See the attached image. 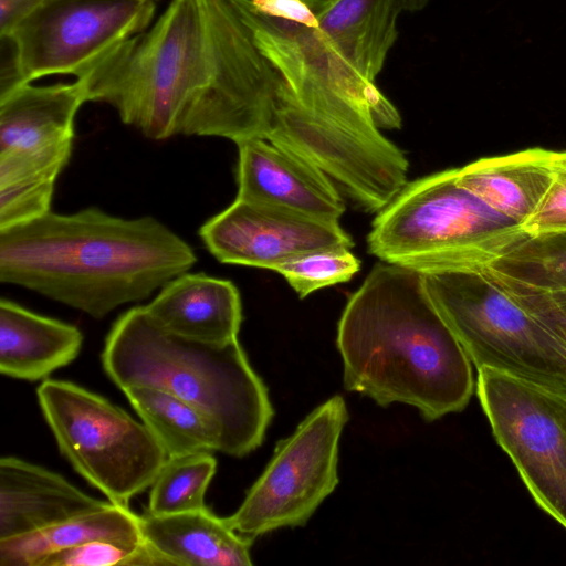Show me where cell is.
Wrapping results in <instances>:
<instances>
[{"label": "cell", "mask_w": 566, "mask_h": 566, "mask_svg": "<svg viewBox=\"0 0 566 566\" xmlns=\"http://www.w3.org/2000/svg\"><path fill=\"white\" fill-rule=\"evenodd\" d=\"M75 80L147 138L234 143L263 139L279 84L231 0H171Z\"/></svg>", "instance_id": "1"}, {"label": "cell", "mask_w": 566, "mask_h": 566, "mask_svg": "<svg viewBox=\"0 0 566 566\" xmlns=\"http://www.w3.org/2000/svg\"><path fill=\"white\" fill-rule=\"evenodd\" d=\"M197 262L191 245L158 219L90 207L50 211L0 230V281L101 319L147 298Z\"/></svg>", "instance_id": "2"}, {"label": "cell", "mask_w": 566, "mask_h": 566, "mask_svg": "<svg viewBox=\"0 0 566 566\" xmlns=\"http://www.w3.org/2000/svg\"><path fill=\"white\" fill-rule=\"evenodd\" d=\"M344 386L433 421L468 405L472 361L437 308L426 275L380 262L349 297L337 326Z\"/></svg>", "instance_id": "3"}, {"label": "cell", "mask_w": 566, "mask_h": 566, "mask_svg": "<svg viewBox=\"0 0 566 566\" xmlns=\"http://www.w3.org/2000/svg\"><path fill=\"white\" fill-rule=\"evenodd\" d=\"M102 365L122 390L153 387L196 407L218 432L220 452L232 457L255 450L274 415L268 388L238 338L212 344L171 334L144 306L114 322Z\"/></svg>", "instance_id": "4"}, {"label": "cell", "mask_w": 566, "mask_h": 566, "mask_svg": "<svg viewBox=\"0 0 566 566\" xmlns=\"http://www.w3.org/2000/svg\"><path fill=\"white\" fill-rule=\"evenodd\" d=\"M457 172L406 184L374 219L369 252L424 275L484 271L528 237L463 188Z\"/></svg>", "instance_id": "5"}, {"label": "cell", "mask_w": 566, "mask_h": 566, "mask_svg": "<svg viewBox=\"0 0 566 566\" xmlns=\"http://www.w3.org/2000/svg\"><path fill=\"white\" fill-rule=\"evenodd\" d=\"M426 282L478 369L489 367L566 398V346L484 271L430 274Z\"/></svg>", "instance_id": "6"}, {"label": "cell", "mask_w": 566, "mask_h": 566, "mask_svg": "<svg viewBox=\"0 0 566 566\" xmlns=\"http://www.w3.org/2000/svg\"><path fill=\"white\" fill-rule=\"evenodd\" d=\"M36 396L61 453L112 503L151 485L168 455L143 422L70 381L43 380Z\"/></svg>", "instance_id": "7"}, {"label": "cell", "mask_w": 566, "mask_h": 566, "mask_svg": "<svg viewBox=\"0 0 566 566\" xmlns=\"http://www.w3.org/2000/svg\"><path fill=\"white\" fill-rule=\"evenodd\" d=\"M348 418L340 396L307 415L291 436L277 441L240 507L224 517L227 524L251 539L305 525L338 483V443Z\"/></svg>", "instance_id": "8"}, {"label": "cell", "mask_w": 566, "mask_h": 566, "mask_svg": "<svg viewBox=\"0 0 566 566\" xmlns=\"http://www.w3.org/2000/svg\"><path fill=\"white\" fill-rule=\"evenodd\" d=\"M476 394L530 493L566 528V398L489 367Z\"/></svg>", "instance_id": "9"}, {"label": "cell", "mask_w": 566, "mask_h": 566, "mask_svg": "<svg viewBox=\"0 0 566 566\" xmlns=\"http://www.w3.org/2000/svg\"><path fill=\"white\" fill-rule=\"evenodd\" d=\"M155 11V0H46L0 34V43L12 52L23 84L55 74L76 77L148 29Z\"/></svg>", "instance_id": "10"}, {"label": "cell", "mask_w": 566, "mask_h": 566, "mask_svg": "<svg viewBox=\"0 0 566 566\" xmlns=\"http://www.w3.org/2000/svg\"><path fill=\"white\" fill-rule=\"evenodd\" d=\"M207 250L221 263L273 271L302 254L350 249L339 221H327L279 207L235 200L199 229Z\"/></svg>", "instance_id": "11"}, {"label": "cell", "mask_w": 566, "mask_h": 566, "mask_svg": "<svg viewBox=\"0 0 566 566\" xmlns=\"http://www.w3.org/2000/svg\"><path fill=\"white\" fill-rule=\"evenodd\" d=\"M86 102L76 80L27 83L0 97V156L61 174L72 156L75 116Z\"/></svg>", "instance_id": "12"}, {"label": "cell", "mask_w": 566, "mask_h": 566, "mask_svg": "<svg viewBox=\"0 0 566 566\" xmlns=\"http://www.w3.org/2000/svg\"><path fill=\"white\" fill-rule=\"evenodd\" d=\"M252 38L277 75H316L367 103L379 128H400L397 108L370 82L338 59L323 42L315 27L268 17L250 9L244 0H231Z\"/></svg>", "instance_id": "13"}, {"label": "cell", "mask_w": 566, "mask_h": 566, "mask_svg": "<svg viewBox=\"0 0 566 566\" xmlns=\"http://www.w3.org/2000/svg\"><path fill=\"white\" fill-rule=\"evenodd\" d=\"M235 144L238 199L339 221L344 200L336 184L319 168L265 139Z\"/></svg>", "instance_id": "14"}, {"label": "cell", "mask_w": 566, "mask_h": 566, "mask_svg": "<svg viewBox=\"0 0 566 566\" xmlns=\"http://www.w3.org/2000/svg\"><path fill=\"white\" fill-rule=\"evenodd\" d=\"M111 504L41 465L12 455L0 459V539L38 532Z\"/></svg>", "instance_id": "15"}, {"label": "cell", "mask_w": 566, "mask_h": 566, "mask_svg": "<svg viewBox=\"0 0 566 566\" xmlns=\"http://www.w3.org/2000/svg\"><path fill=\"white\" fill-rule=\"evenodd\" d=\"M144 307L165 331L203 343L237 339L242 322L237 286L202 272L172 279Z\"/></svg>", "instance_id": "16"}, {"label": "cell", "mask_w": 566, "mask_h": 566, "mask_svg": "<svg viewBox=\"0 0 566 566\" xmlns=\"http://www.w3.org/2000/svg\"><path fill=\"white\" fill-rule=\"evenodd\" d=\"M400 0H321L315 29L353 71L375 82L398 38Z\"/></svg>", "instance_id": "17"}, {"label": "cell", "mask_w": 566, "mask_h": 566, "mask_svg": "<svg viewBox=\"0 0 566 566\" xmlns=\"http://www.w3.org/2000/svg\"><path fill=\"white\" fill-rule=\"evenodd\" d=\"M557 150L533 147L457 168L458 182L492 211L523 226L544 199Z\"/></svg>", "instance_id": "18"}, {"label": "cell", "mask_w": 566, "mask_h": 566, "mask_svg": "<svg viewBox=\"0 0 566 566\" xmlns=\"http://www.w3.org/2000/svg\"><path fill=\"white\" fill-rule=\"evenodd\" d=\"M83 343L74 325L0 300V373L35 381L72 363Z\"/></svg>", "instance_id": "19"}, {"label": "cell", "mask_w": 566, "mask_h": 566, "mask_svg": "<svg viewBox=\"0 0 566 566\" xmlns=\"http://www.w3.org/2000/svg\"><path fill=\"white\" fill-rule=\"evenodd\" d=\"M143 541L175 566H250L252 541L207 507L170 515L140 516Z\"/></svg>", "instance_id": "20"}, {"label": "cell", "mask_w": 566, "mask_h": 566, "mask_svg": "<svg viewBox=\"0 0 566 566\" xmlns=\"http://www.w3.org/2000/svg\"><path fill=\"white\" fill-rule=\"evenodd\" d=\"M95 541L142 543L140 516L112 503L38 532L0 539V566H35L53 552Z\"/></svg>", "instance_id": "21"}, {"label": "cell", "mask_w": 566, "mask_h": 566, "mask_svg": "<svg viewBox=\"0 0 566 566\" xmlns=\"http://www.w3.org/2000/svg\"><path fill=\"white\" fill-rule=\"evenodd\" d=\"M123 392L168 457L220 452L214 427L189 402L153 387H130Z\"/></svg>", "instance_id": "22"}, {"label": "cell", "mask_w": 566, "mask_h": 566, "mask_svg": "<svg viewBox=\"0 0 566 566\" xmlns=\"http://www.w3.org/2000/svg\"><path fill=\"white\" fill-rule=\"evenodd\" d=\"M484 272L531 291H566V232L527 237Z\"/></svg>", "instance_id": "23"}, {"label": "cell", "mask_w": 566, "mask_h": 566, "mask_svg": "<svg viewBox=\"0 0 566 566\" xmlns=\"http://www.w3.org/2000/svg\"><path fill=\"white\" fill-rule=\"evenodd\" d=\"M216 469L211 452L168 457L150 485L148 513L170 515L206 509L205 495Z\"/></svg>", "instance_id": "24"}, {"label": "cell", "mask_w": 566, "mask_h": 566, "mask_svg": "<svg viewBox=\"0 0 566 566\" xmlns=\"http://www.w3.org/2000/svg\"><path fill=\"white\" fill-rule=\"evenodd\" d=\"M360 270V261L350 249L316 250L274 268L301 298L311 293L348 282Z\"/></svg>", "instance_id": "25"}, {"label": "cell", "mask_w": 566, "mask_h": 566, "mask_svg": "<svg viewBox=\"0 0 566 566\" xmlns=\"http://www.w3.org/2000/svg\"><path fill=\"white\" fill-rule=\"evenodd\" d=\"M139 544L95 541L53 552L41 558L35 566H134Z\"/></svg>", "instance_id": "26"}, {"label": "cell", "mask_w": 566, "mask_h": 566, "mask_svg": "<svg viewBox=\"0 0 566 566\" xmlns=\"http://www.w3.org/2000/svg\"><path fill=\"white\" fill-rule=\"evenodd\" d=\"M522 228L528 237L566 232V150H557L552 184Z\"/></svg>", "instance_id": "27"}, {"label": "cell", "mask_w": 566, "mask_h": 566, "mask_svg": "<svg viewBox=\"0 0 566 566\" xmlns=\"http://www.w3.org/2000/svg\"><path fill=\"white\" fill-rule=\"evenodd\" d=\"M244 2L258 13L315 27L321 0H244Z\"/></svg>", "instance_id": "28"}, {"label": "cell", "mask_w": 566, "mask_h": 566, "mask_svg": "<svg viewBox=\"0 0 566 566\" xmlns=\"http://www.w3.org/2000/svg\"><path fill=\"white\" fill-rule=\"evenodd\" d=\"M491 279L494 282H496L511 296L541 305V306L546 307L566 318V291H555V292L531 291V290H527V289H524V287H521V286H517V285H514L511 283L497 281L493 277H491Z\"/></svg>", "instance_id": "29"}, {"label": "cell", "mask_w": 566, "mask_h": 566, "mask_svg": "<svg viewBox=\"0 0 566 566\" xmlns=\"http://www.w3.org/2000/svg\"><path fill=\"white\" fill-rule=\"evenodd\" d=\"M46 0H0V34L6 33L25 14Z\"/></svg>", "instance_id": "30"}, {"label": "cell", "mask_w": 566, "mask_h": 566, "mask_svg": "<svg viewBox=\"0 0 566 566\" xmlns=\"http://www.w3.org/2000/svg\"><path fill=\"white\" fill-rule=\"evenodd\" d=\"M506 292V291H505ZM507 293V292H506ZM509 294V293H507ZM510 295V294H509ZM511 296V295H510ZM515 300L523 308L537 317L541 322H543L556 336L560 342L566 346V318L546 307L541 305L516 298Z\"/></svg>", "instance_id": "31"}, {"label": "cell", "mask_w": 566, "mask_h": 566, "mask_svg": "<svg viewBox=\"0 0 566 566\" xmlns=\"http://www.w3.org/2000/svg\"><path fill=\"white\" fill-rule=\"evenodd\" d=\"M431 0H400L403 11L416 12L426 8Z\"/></svg>", "instance_id": "32"}]
</instances>
